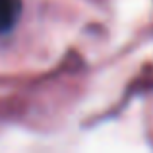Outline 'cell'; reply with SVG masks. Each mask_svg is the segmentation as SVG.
Listing matches in <instances>:
<instances>
[{
    "mask_svg": "<svg viewBox=\"0 0 153 153\" xmlns=\"http://www.w3.org/2000/svg\"><path fill=\"white\" fill-rule=\"evenodd\" d=\"M19 18V0H0V33H8Z\"/></svg>",
    "mask_w": 153,
    "mask_h": 153,
    "instance_id": "1",
    "label": "cell"
}]
</instances>
